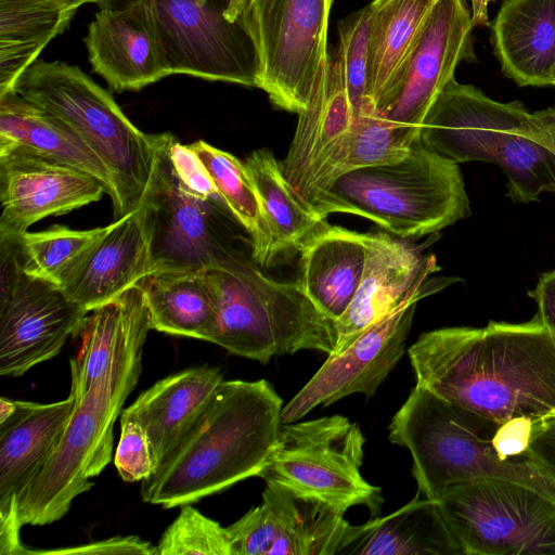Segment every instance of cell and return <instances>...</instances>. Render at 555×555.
Masks as SVG:
<instances>
[{
  "label": "cell",
  "instance_id": "6da1fadb",
  "mask_svg": "<svg viewBox=\"0 0 555 555\" xmlns=\"http://www.w3.org/2000/svg\"><path fill=\"white\" fill-rule=\"evenodd\" d=\"M408 354L416 385L481 417L555 416V333L537 313L522 323L433 330Z\"/></svg>",
  "mask_w": 555,
  "mask_h": 555
},
{
  "label": "cell",
  "instance_id": "7a4b0ae2",
  "mask_svg": "<svg viewBox=\"0 0 555 555\" xmlns=\"http://www.w3.org/2000/svg\"><path fill=\"white\" fill-rule=\"evenodd\" d=\"M283 406L266 379H223L194 426L141 481L143 501L172 508L259 476L276 447Z\"/></svg>",
  "mask_w": 555,
  "mask_h": 555
},
{
  "label": "cell",
  "instance_id": "3957f363",
  "mask_svg": "<svg viewBox=\"0 0 555 555\" xmlns=\"http://www.w3.org/2000/svg\"><path fill=\"white\" fill-rule=\"evenodd\" d=\"M421 142L454 163L498 165L508 196L522 204L555 194V107L529 112L452 78L421 126Z\"/></svg>",
  "mask_w": 555,
  "mask_h": 555
},
{
  "label": "cell",
  "instance_id": "277c9868",
  "mask_svg": "<svg viewBox=\"0 0 555 555\" xmlns=\"http://www.w3.org/2000/svg\"><path fill=\"white\" fill-rule=\"evenodd\" d=\"M500 424L415 385L389 424L388 439L412 455L418 492L437 500L452 486L498 478L555 502V477L528 457L502 460L492 437Z\"/></svg>",
  "mask_w": 555,
  "mask_h": 555
},
{
  "label": "cell",
  "instance_id": "5b68a950",
  "mask_svg": "<svg viewBox=\"0 0 555 555\" xmlns=\"http://www.w3.org/2000/svg\"><path fill=\"white\" fill-rule=\"evenodd\" d=\"M310 210L321 219L337 212L357 215L402 238L438 232L470 215L457 163L420 139L397 163L340 176Z\"/></svg>",
  "mask_w": 555,
  "mask_h": 555
},
{
  "label": "cell",
  "instance_id": "8992f818",
  "mask_svg": "<svg viewBox=\"0 0 555 555\" xmlns=\"http://www.w3.org/2000/svg\"><path fill=\"white\" fill-rule=\"evenodd\" d=\"M11 90L61 119L107 167L115 188L114 220L141 205L155 169L154 134L137 128L107 90L78 66L38 59Z\"/></svg>",
  "mask_w": 555,
  "mask_h": 555
},
{
  "label": "cell",
  "instance_id": "52a82bcc",
  "mask_svg": "<svg viewBox=\"0 0 555 555\" xmlns=\"http://www.w3.org/2000/svg\"><path fill=\"white\" fill-rule=\"evenodd\" d=\"M203 272L217 311L212 344L262 364L300 350L334 351L336 322L315 307L297 281H275L255 261L234 271Z\"/></svg>",
  "mask_w": 555,
  "mask_h": 555
},
{
  "label": "cell",
  "instance_id": "ba28073f",
  "mask_svg": "<svg viewBox=\"0 0 555 555\" xmlns=\"http://www.w3.org/2000/svg\"><path fill=\"white\" fill-rule=\"evenodd\" d=\"M144 343L131 345L102 380L76 400L61 438L18 501L22 526L48 525L64 517L108 465L114 424L139 380Z\"/></svg>",
  "mask_w": 555,
  "mask_h": 555
},
{
  "label": "cell",
  "instance_id": "9c48e42d",
  "mask_svg": "<svg viewBox=\"0 0 555 555\" xmlns=\"http://www.w3.org/2000/svg\"><path fill=\"white\" fill-rule=\"evenodd\" d=\"M168 138L169 132L154 134L156 163L143 199L152 220V272L233 271L254 261L236 245L231 224L238 220L222 197L196 194L178 178L168 154Z\"/></svg>",
  "mask_w": 555,
  "mask_h": 555
},
{
  "label": "cell",
  "instance_id": "30bf717a",
  "mask_svg": "<svg viewBox=\"0 0 555 555\" xmlns=\"http://www.w3.org/2000/svg\"><path fill=\"white\" fill-rule=\"evenodd\" d=\"M364 442L357 423L343 415L282 424L276 447L258 477L344 512L362 505L377 516L383 495L362 477Z\"/></svg>",
  "mask_w": 555,
  "mask_h": 555
},
{
  "label": "cell",
  "instance_id": "8fae6325",
  "mask_svg": "<svg viewBox=\"0 0 555 555\" xmlns=\"http://www.w3.org/2000/svg\"><path fill=\"white\" fill-rule=\"evenodd\" d=\"M436 502L463 555H555V502L529 487L480 478Z\"/></svg>",
  "mask_w": 555,
  "mask_h": 555
},
{
  "label": "cell",
  "instance_id": "7c38bea8",
  "mask_svg": "<svg viewBox=\"0 0 555 555\" xmlns=\"http://www.w3.org/2000/svg\"><path fill=\"white\" fill-rule=\"evenodd\" d=\"M333 0H247L238 23L253 41L257 88L271 103L299 113L327 59Z\"/></svg>",
  "mask_w": 555,
  "mask_h": 555
},
{
  "label": "cell",
  "instance_id": "4fadbf2b",
  "mask_svg": "<svg viewBox=\"0 0 555 555\" xmlns=\"http://www.w3.org/2000/svg\"><path fill=\"white\" fill-rule=\"evenodd\" d=\"M422 276L395 310L364 328L348 346L328 354L310 380L283 406L282 423L301 420L318 405H330L352 393L371 397L405 350L418 300L452 283Z\"/></svg>",
  "mask_w": 555,
  "mask_h": 555
},
{
  "label": "cell",
  "instance_id": "5bb4252c",
  "mask_svg": "<svg viewBox=\"0 0 555 555\" xmlns=\"http://www.w3.org/2000/svg\"><path fill=\"white\" fill-rule=\"evenodd\" d=\"M173 74L257 88L251 39L224 15V0H147Z\"/></svg>",
  "mask_w": 555,
  "mask_h": 555
},
{
  "label": "cell",
  "instance_id": "9a60e30c",
  "mask_svg": "<svg viewBox=\"0 0 555 555\" xmlns=\"http://www.w3.org/2000/svg\"><path fill=\"white\" fill-rule=\"evenodd\" d=\"M473 27L465 0H437L411 53L376 106L377 113L421 133L425 116L454 78L456 66L476 60Z\"/></svg>",
  "mask_w": 555,
  "mask_h": 555
},
{
  "label": "cell",
  "instance_id": "2e32d148",
  "mask_svg": "<svg viewBox=\"0 0 555 555\" xmlns=\"http://www.w3.org/2000/svg\"><path fill=\"white\" fill-rule=\"evenodd\" d=\"M262 502L225 527L232 555H336L353 525L344 511L266 482Z\"/></svg>",
  "mask_w": 555,
  "mask_h": 555
},
{
  "label": "cell",
  "instance_id": "e0dca14e",
  "mask_svg": "<svg viewBox=\"0 0 555 555\" xmlns=\"http://www.w3.org/2000/svg\"><path fill=\"white\" fill-rule=\"evenodd\" d=\"M87 313L60 286L23 270L0 298V375L21 376L54 358L80 334Z\"/></svg>",
  "mask_w": 555,
  "mask_h": 555
},
{
  "label": "cell",
  "instance_id": "ac0fdd59",
  "mask_svg": "<svg viewBox=\"0 0 555 555\" xmlns=\"http://www.w3.org/2000/svg\"><path fill=\"white\" fill-rule=\"evenodd\" d=\"M83 38L92 70L115 92L139 91L173 74L147 0H100Z\"/></svg>",
  "mask_w": 555,
  "mask_h": 555
},
{
  "label": "cell",
  "instance_id": "d6986e66",
  "mask_svg": "<svg viewBox=\"0 0 555 555\" xmlns=\"http://www.w3.org/2000/svg\"><path fill=\"white\" fill-rule=\"evenodd\" d=\"M103 183L93 176L26 147L0 154V235H22L48 216H59L101 199Z\"/></svg>",
  "mask_w": 555,
  "mask_h": 555
},
{
  "label": "cell",
  "instance_id": "ffe728a7",
  "mask_svg": "<svg viewBox=\"0 0 555 555\" xmlns=\"http://www.w3.org/2000/svg\"><path fill=\"white\" fill-rule=\"evenodd\" d=\"M14 413L0 423V554H27L20 540L18 501L64 431L76 404L15 400Z\"/></svg>",
  "mask_w": 555,
  "mask_h": 555
},
{
  "label": "cell",
  "instance_id": "44dd1931",
  "mask_svg": "<svg viewBox=\"0 0 555 555\" xmlns=\"http://www.w3.org/2000/svg\"><path fill=\"white\" fill-rule=\"evenodd\" d=\"M363 276L352 302L336 322L338 339L332 353L343 350L364 328L395 310L422 276L439 270L434 256L424 258L416 248L388 233H363Z\"/></svg>",
  "mask_w": 555,
  "mask_h": 555
},
{
  "label": "cell",
  "instance_id": "7402d4cb",
  "mask_svg": "<svg viewBox=\"0 0 555 555\" xmlns=\"http://www.w3.org/2000/svg\"><path fill=\"white\" fill-rule=\"evenodd\" d=\"M151 236V215L142 202L112 222L63 292L88 312L115 299L152 272Z\"/></svg>",
  "mask_w": 555,
  "mask_h": 555
},
{
  "label": "cell",
  "instance_id": "603a6c76",
  "mask_svg": "<svg viewBox=\"0 0 555 555\" xmlns=\"http://www.w3.org/2000/svg\"><path fill=\"white\" fill-rule=\"evenodd\" d=\"M222 380L216 366L188 367L159 379L122 410L145 429L157 467L194 426Z\"/></svg>",
  "mask_w": 555,
  "mask_h": 555
},
{
  "label": "cell",
  "instance_id": "cb8c5ba5",
  "mask_svg": "<svg viewBox=\"0 0 555 555\" xmlns=\"http://www.w3.org/2000/svg\"><path fill=\"white\" fill-rule=\"evenodd\" d=\"M297 282L328 319L337 322L360 286L366 259L363 233L325 221L298 249Z\"/></svg>",
  "mask_w": 555,
  "mask_h": 555
},
{
  "label": "cell",
  "instance_id": "d4e9b609",
  "mask_svg": "<svg viewBox=\"0 0 555 555\" xmlns=\"http://www.w3.org/2000/svg\"><path fill=\"white\" fill-rule=\"evenodd\" d=\"M353 124L339 66L335 57L328 55L317 76L306 108L298 113L288 152L280 162L282 173L300 203L317 162Z\"/></svg>",
  "mask_w": 555,
  "mask_h": 555
},
{
  "label": "cell",
  "instance_id": "484cf974",
  "mask_svg": "<svg viewBox=\"0 0 555 555\" xmlns=\"http://www.w3.org/2000/svg\"><path fill=\"white\" fill-rule=\"evenodd\" d=\"M502 72L518 86H551L555 66V0H504L492 25Z\"/></svg>",
  "mask_w": 555,
  "mask_h": 555
},
{
  "label": "cell",
  "instance_id": "4316f807",
  "mask_svg": "<svg viewBox=\"0 0 555 555\" xmlns=\"http://www.w3.org/2000/svg\"><path fill=\"white\" fill-rule=\"evenodd\" d=\"M150 330L149 309L139 284L92 310L80 332V349L69 360L70 391L76 400L98 385L131 345L146 339Z\"/></svg>",
  "mask_w": 555,
  "mask_h": 555
},
{
  "label": "cell",
  "instance_id": "83f0119b",
  "mask_svg": "<svg viewBox=\"0 0 555 555\" xmlns=\"http://www.w3.org/2000/svg\"><path fill=\"white\" fill-rule=\"evenodd\" d=\"M18 146L93 176L111 201L115 198L112 173L83 141L61 119L11 90L0 95V154Z\"/></svg>",
  "mask_w": 555,
  "mask_h": 555
},
{
  "label": "cell",
  "instance_id": "f1b7e54d",
  "mask_svg": "<svg viewBox=\"0 0 555 555\" xmlns=\"http://www.w3.org/2000/svg\"><path fill=\"white\" fill-rule=\"evenodd\" d=\"M420 133L383 118L366 105L351 129L314 165L301 198L311 204L340 176L360 168L392 164L404 158Z\"/></svg>",
  "mask_w": 555,
  "mask_h": 555
},
{
  "label": "cell",
  "instance_id": "f546056e",
  "mask_svg": "<svg viewBox=\"0 0 555 555\" xmlns=\"http://www.w3.org/2000/svg\"><path fill=\"white\" fill-rule=\"evenodd\" d=\"M344 555H463L436 500H414L354 526Z\"/></svg>",
  "mask_w": 555,
  "mask_h": 555
},
{
  "label": "cell",
  "instance_id": "4dcf8cb0",
  "mask_svg": "<svg viewBox=\"0 0 555 555\" xmlns=\"http://www.w3.org/2000/svg\"><path fill=\"white\" fill-rule=\"evenodd\" d=\"M151 330L211 343L217 311L202 271H155L139 282Z\"/></svg>",
  "mask_w": 555,
  "mask_h": 555
},
{
  "label": "cell",
  "instance_id": "1f68e13d",
  "mask_svg": "<svg viewBox=\"0 0 555 555\" xmlns=\"http://www.w3.org/2000/svg\"><path fill=\"white\" fill-rule=\"evenodd\" d=\"M77 11L70 0H0V95L68 28Z\"/></svg>",
  "mask_w": 555,
  "mask_h": 555
},
{
  "label": "cell",
  "instance_id": "d6a6232c",
  "mask_svg": "<svg viewBox=\"0 0 555 555\" xmlns=\"http://www.w3.org/2000/svg\"><path fill=\"white\" fill-rule=\"evenodd\" d=\"M437 0H373L366 96L383 100L411 53Z\"/></svg>",
  "mask_w": 555,
  "mask_h": 555
},
{
  "label": "cell",
  "instance_id": "836d02e7",
  "mask_svg": "<svg viewBox=\"0 0 555 555\" xmlns=\"http://www.w3.org/2000/svg\"><path fill=\"white\" fill-rule=\"evenodd\" d=\"M244 164L257 192L270 234L267 257L269 267L279 255L298 251L324 219L300 203L271 151L255 150Z\"/></svg>",
  "mask_w": 555,
  "mask_h": 555
},
{
  "label": "cell",
  "instance_id": "e575fe53",
  "mask_svg": "<svg viewBox=\"0 0 555 555\" xmlns=\"http://www.w3.org/2000/svg\"><path fill=\"white\" fill-rule=\"evenodd\" d=\"M190 146L203 162L231 212L248 233L254 261L267 267L270 234L244 162L203 140Z\"/></svg>",
  "mask_w": 555,
  "mask_h": 555
},
{
  "label": "cell",
  "instance_id": "d590c367",
  "mask_svg": "<svg viewBox=\"0 0 555 555\" xmlns=\"http://www.w3.org/2000/svg\"><path fill=\"white\" fill-rule=\"evenodd\" d=\"M112 223L90 230L54 225L18 235L24 270L63 288L76 274Z\"/></svg>",
  "mask_w": 555,
  "mask_h": 555
},
{
  "label": "cell",
  "instance_id": "8d00e7d4",
  "mask_svg": "<svg viewBox=\"0 0 555 555\" xmlns=\"http://www.w3.org/2000/svg\"><path fill=\"white\" fill-rule=\"evenodd\" d=\"M370 28V4L348 15L338 25L339 41L334 57L348 92L354 122L364 107L372 104L366 96Z\"/></svg>",
  "mask_w": 555,
  "mask_h": 555
},
{
  "label": "cell",
  "instance_id": "74e56055",
  "mask_svg": "<svg viewBox=\"0 0 555 555\" xmlns=\"http://www.w3.org/2000/svg\"><path fill=\"white\" fill-rule=\"evenodd\" d=\"M232 555L227 528L184 504L156 544V555Z\"/></svg>",
  "mask_w": 555,
  "mask_h": 555
},
{
  "label": "cell",
  "instance_id": "f35d334b",
  "mask_svg": "<svg viewBox=\"0 0 555 555\" xmlns=\"http://www.w3.org/2000/svg\"><path fill=\"white\" fill-rule=\"evenodd\" d=\"M114 464L124 481H143L157 469V462L145 429L134 420L120 414V437Z\"/></svg>",
  "mask_w": 555,
  "mask_h": 555
},
{
  "label": "cell",
  "instance_id": "ab89813d",
  "mask_svg": "<svg viewBox=\"0 0 555 555\" xmlns=\"http://www.w3.org/2000/svg\"><path fill=\"white\" fill-rule=\"evenodd\" d=\"M168 154L178 178L188 189L204 197L220 196L212 178L190 144H182L169 133Z\"/></svg>",
  "mask_w": 555,
  "mask_h": 555
},
{
  "label": "cell",
  "instance_id": "60d3db41",
  "mask_svg": "<svg viewBox=\"0 0 555 555\" xmlns=\"http://www.w3.org/2000/svg\"><path fill=\"white\" fill-rule=\"evenodd\" d=\"M28 554H142L156 555V545L142 540L137 535L114 537L106 540L91 542L85 545L72 546L50 551L29 550Z\"/></svg>",
  "mask_w": 555,
  "mask_h": 555
},
{
  "label": "cell",
  "instance_id": "b9f144b4",
  "mask_svg": "<svg viewBox=\"0 0 555 555\" xmlns=\"http://www.w3.org/2000/svg\"><path fill=\"white\" fill-rule=\"evenodd\" d=\"M537 422L531 417H515L496 428L492 444L502 460L526 457L533 426Z\"/></svg>",
  "mask_w": 555,
  "mask_h": 555
},
{
  "label": "cell",
  "instance_id": "7bdbcfd3",
  "mask_svg": "<svg viewBox=\"0 0 555 555\" xmlns=\"http://www.w3.org/2000/svg\"><path fill=\"white\" fill-rule=\"evenodd\" d=\"M526 457L555 477V416L534 424Z\"/></svg>",
  "mask_w": 555,
  "mask_h": 555
},
{
  "label": "cell",
  "instance_id": "ee69618b",
  "mask_svg": "<svg viewBox=\"0 0 555 555\" xmlns=\"http://www.w3.org/2000/svg\"><path fill=\"white\" fill-rule=\"evenodd\" d=\"M528 295L537 304V314L555 333V269L542 274Z\"/></svg>",
  "mask_w": 555,
  "mask_h": 555
},
{
  "label": "cell",
  "instance_id": "f6af8a7d",
  "mask_svg": "<svg viewBox=\"0 0 555 555\" xmlns=\"http://www.w3.org/2000/svg\"><path fill=\"white\" fill-rule=\"evenodd\" d=\"M495 0H472V22L474 26H489L488 5Z\"/></svg>",
  "mask_w": 555,
  "mask_h": 555
},
{
  "label": "cell",
  "instance_id": "bcb514c9",
  "mask_svg": "<svg viewBox=\"0 0 555 555\" xmlns=\"http://www.w3.org/2000/svg\"><path fill=\"white\" fill-rule=\"evenodd\" d=\"M225 11L224 15L231 22H237L245 10L247 0H224Z\"/></svg>",
  "mask_w": 555,
  "mask_h": 555
},
{
  "label": "cell",
  "instance_id": "7dc6e473",
  "mask_svg": "<svg viewBox=\"0 0 555 555\" xmlns=\"http://www.w3.org/2000/svg\"><path fill=\"white\" fill-rule=\"evenodd\" d=\"M16 408L15 400H10L4 397L0 398V423L10 417Z\"/></svg>",
  "mask_w": 555,
  "mask_h": 555
},
{
  "label": "cell",
  "instance_id": "c3c4849f",
  "mask_svg": "<svg viewBox=\"0 0 555 555\" xmlns=\"http://www.w3.org/2000/svg\"><path fill=\"white\" fill-rule=\"evenodd\" d=\"M70 1H72V3L74 5H76L79 9L82 4H86V3H95V4H98V2L100 0H70Z\"/></svg>",
  "mask_w": 555,
  "mask_h": 555
},
{
  "label": "cell",
  "instance_id": "681fc988",
  "mask_svg": "<svg viewBox=\"0 0 555 555\" xmlns=\"http://www.w3.org/2000/svg\"><path fill=\"white\" fill-rule=\"evenodd\" d=\"M551 86H555V66H554L553 74H552V83H551Z\"/></svg>",
  "mask_w": 555,
  "mask_h": 555
}]
</instances>
